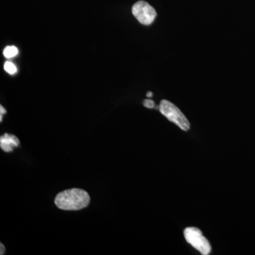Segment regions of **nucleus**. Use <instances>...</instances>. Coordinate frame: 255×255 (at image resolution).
Returning a JSON list of instances; mask_svg holds the SVG:
<instances>
[{
  "label": "nucleus",
  "mask_w": 255,
  "mask_h": 255,
  "mask_svg": "<svg viewBox=\"0 0 255 255\" xmlns=\"http://www.w3.org/2000/svg\"><path fill=\"white\" fill-rule=\"evenodd\" d=\"M132 13L139 22L150 25L157 16L155 9L145 1H138L132 6Z\"/></svg>",
  "instance_id": "nucleus-4"
},
{
  "label": "nucleus",
  "mask_w": 255,
  "mask_h": 255,
  "mask_svg": "<svg viewBox=\"0 0 255 255\" xmlns=\"http://www.w3.org/2000/svg\"><path fill=\"white\" fill-rule=\"evenodd\" d=\"M152 95H152V92H148L147 93V97H149V98H150V97H152Z\"/></svg>",
  "instance_id": "nucleus-11"
},
{
  "label": "nucleus",
  "mask_w": 255,
  "mask_h": 255,
  "mask_svg": "<svg viewBox=\"0 0 255 255\" xmlns=\"http://www.w3.org/2000/svg\"><path fill=\"white\" fill-rule=\"evenodd\" d=\"M159 112L169 121L173 122L184 131L190 128V123L185 116L174 104L167 100L161 101L159 104Z\"/></svg>",
  "instance_id": "nucleus-2"
},
{
  "label": "nucleus",
  "mask_w": 255,
  "mask_h": 255,
  "mask_svg": "<svg viewBox=\"0 0 255 255\" xmlns=\"http://www.w3.org/2000/svg\"><path fill=\"white\" fill-rule=\"evenodd\" d=\"M90 202V196L83 189H70L60 192L55 199L58 209L65 211H79L85 209Z\"/></svg>",
  "instance_id": "nucleus-1"
},
{
  "label": "nucleus",
  "mask_w": 255,
  "mask_h": 255,
  "mask_svg": "<svg viewBox=\"0 0 255 255\" xmlns=\"http://www.w3.org/2000/svg\"><path fill=\"white\" fill-rule=\"evenodd\" d=\"M143 105L148 109H152L155 107V102L151 100H145L143 101Z\"/></svg>",
  "instance_id": "nucleus-8"
},
{
  "label": "nucleus",
  "mask_w": 255,
  "mask_h": 255,
  "mask_svg": "<svg viewBox=\"0 0 255 255\" xmlns=\"http://www.w3.org/2000/svg\"><path fill=\"white\" fill-rule=\"evenodd\" d=\"M184 238L188 243L199 251L203 255H208L211 251L209 242L202 235L199 228H187L184 231Z\"/></svg>",
  "instance_id": "nucleus-3"
},
{
  "label": "nucleus",
  "mask_w": 255,
  "mask_h": 255,
  "mask_svg": "<svg viewBox=\"0 0 255 255\" xmlns=\"http://www.w3.org/2000/svg\"><path fill=\"white\" fill-rule=\"evenodd\" d=\"M19 144L18 137L11 134L5 133L0 137V147L4 152H12L14 147H18Z\"/></svg>",
  "instance_id": "nucleus-5"
},
{
  "label": "nucleus",
  "mask_w": 255,
  "mask_h": 255,
  "mask_svg": "<svg viewBox=\"0 0 255 255\" xmlns=\"http://www.w3.org/2000/svg\"><path fill=\"white\" fill-rule=\"evenodd\" d=\"M0 112H1V114H0V122H2V115L6 114V110L1 105L0 106Z\"/></svg>",
  "instance_id": "nucleus-9"
},
{
  "label": "nucleus",
  "mask_w": 255,
  "mask_h": 255,
  "mask_svg": "<svg viewBox=\"0 0 255 255\" xmlns=\"http://www.w3.org/2000/svg\"><path fill=\"white\" fill-rule=\"evenodd\" d=\"M4 68L5 71L10 74V75H14V74L16 73V70H17L14 64H13L11 62H6L4 65Z\"/></svg>",
  "instance_id": "nucleus-7"
},
{
  "label": "nucleus",
  "mask_w": 255,
  "mask_h": 255,
  "mask_svg": "<svg viewBox=\"0 0 255 255\" xmlns=\"http://www.w3.org/2000/svg\"><path fill=\"white\" fill-rule=\"evenodd\" d=\"M5 58H11L18 54V49L14 46H6L3 51Z\"/></svg>",
  "instance_id": "nucleus-6"
},
{
  "label": "nucleus",
  "mask_w": 255,
  "mask_h": 255,
  "mask_svg": "<svg viewBox=\"0 0 255 255\" xmlns=\"http://www.w3.org/2000/svg\"><path fill=\"white\" fill-rule=\"evenodd\" d=\"M0 248H1V251H0V255H2L4 254L5 253V247L4 246V245L2 244V243H1L0 244Z\"/></svg>",
  "instance_id": "nucleus-10"
}]
</instances>
